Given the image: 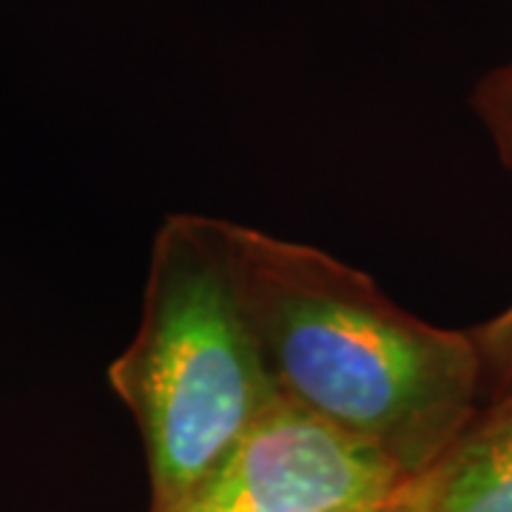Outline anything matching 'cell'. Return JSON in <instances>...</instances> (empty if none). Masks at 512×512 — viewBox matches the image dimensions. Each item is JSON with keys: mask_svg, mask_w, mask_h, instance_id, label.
Returning a JSON list of instances; mask_svg holds the SVG:
<instances>
[{"mask_svg": "<svg viewBox=\"0 0 512 512\" xmlns=\"http://www.w3.org/2000/svg\"><path fill=\"white\" fill-rule=\"evenodd\" d=\"M239 302L282 402L430 473L484 399L470 330L404 311L359 268L305 242L222 220Z\"/></svg>", "mask_w": 512, "mask_h": 512, "instance_id": "6da1fadb", "label": "cell"}, {"mask_svg": "<svg viewBox=\"0 0 512 512\" xmlns=\"http://www.w3.org/2000/svg\"><path fill=\"white\" fill-rule=\"evenodd\" d=\"M109 384L143 436L151 512L174 510L279 402L239 302L222 220L165 217L140 328L109 365Z\"/></svg>", "mask_w": 512, "mask_h": 512, "instance_id": "7a4b0ae2", "label": "cell"}, {"mask_svg": "<svg viewBox=\"0 0 512 512\" xmlns=\"http://www.w3.org/2000/svg\"><path fill=\"white\" fill-rule=\"evenodd\" d=\"M410 481L376 450L279 399L168 512H356Z\"/></svg>", "mask_w": 512, "mask_h": 512, "instance_id": "3957f363", "label": "cell"}, {"mask_svg": "<svg viewBox=\"0 0 512 512\" xmlns=\"http://www.w3.org/2000/svg\"><path fill=\"white\" fill-rule=\"evenodd\" d=\"M421 512H512V393L481 407L421 476Z\"/></svg>", "mask_w": 512, "mask_h": 512, "instance_id": "277c9868", "label": "cell"}, {"mask_svg": "<svg viewBox=\"0 0 512 512\" xmlns=\"http://www.w3.org/2000/svg\"><path fill=\"white\" fill-rule=\"evenodd\" d=\"M481 362L484 399H501L512 393V302L504 311L470 330Z\"/></svg>", "mask_w": 512, "mask_h": 512, "instance_id": "5b68a950", "label": "cell"}, {"mask_svg": "<svg viewBox=\"0 0 512 512\" xmlns=\"http://www.w3.org/2000/svg\"><path fill=\"white\" fill-rule=\"evenodd\" d=\"M473 109L493 140L498 160L512 177V60L478 80Z\"/></svg>", "mask_w": 512, "mask_h": 512, "instance_id": "8992f818", "label": "cell"}, {"mask_svg": "<svg viewBox=\"0 0 512 512\" xmlns=\"http://www.w3.org/2000/svg\"><path fill=\"white\" fill-rule=\"evenodd\" d=\"M356 512H421V478H413L396 495H390V498H384L379 504Z\"/></svg>", "mask_w": 512, "mask_h": 512, "instance_id": "52a82bcc", "label": "cell"}]
</instances>
